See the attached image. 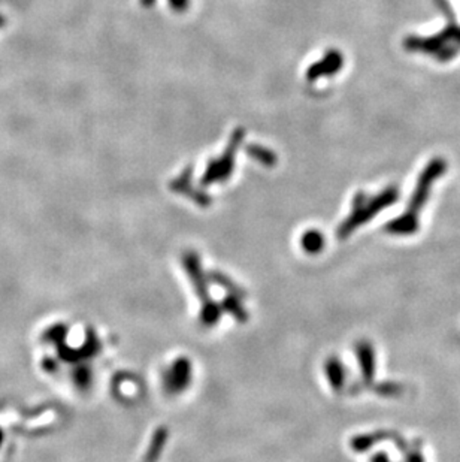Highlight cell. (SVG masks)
Wrapping results in <instances>:
<instances>
[{
  "label": "cell",
  "instance_id": "1",
  "mask_svg": "<svg viewBox=\"0 0 460 462\" xmlns=\"http://www.w3.org/2000/svg\"><path fill=\"white\" fill-rule=\"evenodd\" d=\"M304 244L308 251H319L323 244V240L319 233H309L304 240Z\"/></svg>",
  "mask_w": 460,
  "mask_h": 462
}]
</instances>
